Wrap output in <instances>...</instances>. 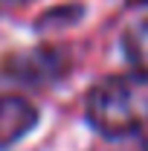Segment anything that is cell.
Returning a JSON list of instances; mask_svg holds the SVG:
<instances>
[{"label": "cell", "mask_w": 148, "mask_h": 151, "mask_svg": "<svg viewBox=\"0 0 148 151\" xmlns=\"http://www.w3.org/2000/svg\"><path fill=\"white\" fill-rule=\"evenodd\" d=\"M81 18H84V3L52 6V9H47V12L35 20V32L38 35H47V32H55V29H70V26H75Z\"/></svg>", "instance_id": "5b68a950"}, {"label": "cell", "mask_w": 148, "mask_h": 151, "mask_svg": "<svg viewBox=\"0 0 148 151\" xmlns=\"http://www.w3.org/2000/svg\"><path fill=\"white\" fill-rule=\"evenodd\" d=\"M84 119L105 139L142 131L148 125V76L128 70L99 78L84 96Z\"/></svg>", "instance_id": "6da1fadb"}, {"label": "cell", "mask_w": 148, "mask_h": 151, "mask_svg": "<svg viewBox=\"0 0 148 151\" xmlns=\"http://www.w3.org/2000/svg\"><path fill=\"white\" fill-rule=\"evenodd\" d=\"M75 58L70 47L61 44H38L29 50H15L0 58V81L32 87V90H47L67 81L73 76Z\"/></svg>", "instance_id": "7a4b0ae2"}, {"label": "cell", "mask_w": 148, "mask_h": 151, "mask_svg": "<svg viewBox=\"0 0 148 151\" xmlns=\"http://www.w3.org/2000/svg\"><path fill=\"white\" fill-rule=\"evenodd\" d=\"M12 3H26V0H12Z\"/></svg>", "instance_id": "ba28073f"}, {"label": "cell", "mask_w": 148, "mask_h": 151, "mask_svg": "<svg viewBox=\"0 0 148 151\" xmlns=\"http://www.w3.org/2000/svg\"><path fill=\"white\" fill-rule=\"evenodd\" d=\"M41 122V108L20 93H0V151H12Z\"/></svg>", "instance_id": "3957f363"}, {"label": "cell", "mask_w": 148, "mask_h": 151, "mask_svg": "<svg viewBox=\"0 0 148 151\" xmlns=\"http://www.w3.org/2000/svg\"><path fill=\"white\" fill-rule=\"evenodd\" d=\"M122 55L131 64V70H139L148 76V15L134 20L122 32Z\"/></svg>", "instance_id": "277c9868"}, {"label": "cell", "mask_w": 148, "mask_h": 151, "mask_svg": "<svg viewBox=\"0 0 148 151\" xmlns=\"http://www.w3.org/2000/svg\"><path fill=\"white\" fill-rule=\"evenodd\" d=\"M108 151H148V137L142 131L116 137V139H111V148Z\"/></svg>", "instance_id": "8992f818"}, {"label": "cell", "mask_w": 148, "mask_h": 151, "mask_svg": "<svg viewBox=\"0 0 148 151\" xmlns=\"http://www.w3.org/2000/svg\"><path fill=\"white\" fill-rule=\"evenodd\" d=\"M128 9H148V0H125Z\"/></svg>", "instance_id": "52a82bcc"}]
</instances>
